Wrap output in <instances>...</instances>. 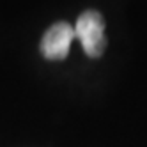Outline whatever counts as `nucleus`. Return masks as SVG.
Returning a JSON list of instances; mask_svg holds the SVG:
<instances>
[{"instance_id":"1","label":"nucleus","mask_w":147,"mask_h":147,"mask_svg":"<svg viewBox=\"0 0 147 147\" xmlns=\"http://www.w3.org/2000/svg\"><path fill=\"white\" fill-rule=\"evenodd\" d=\"M75 36L80 39L83 51L89 57L98 59L103 55L107 48V37H105L103 16L98 11H85L80 14L75 27Z\"/></svg>"},{"instance_id":"2","label":"nucleus","mask_w":147,"mask_h":147,"mask_svg":"<svg viewBox=\"0 0 147 147\" xmlns=\"http://www.w3.org/2000/svg\"><path fill=\"white\" fill-rule=\"evenodd\" d=\"M75 37V28L66 22H59L45 32L41 39V51L50 60H62L67 57L71 41Z\"/></svg>"}]
</instances>
